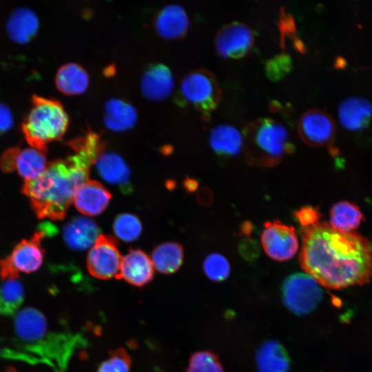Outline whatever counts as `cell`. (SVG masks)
<instances>
[{
	"label": "cell",
	"instance_id": "cell-1",
	"mask_svg": "<svg viewBox=\"0 0 372 372\" xmlns=\"http://www.w3.org/2000/svg\"><path fill=\"white\" fill-rule=\"evenodd\" d=\"M299 261L319 285L332 289L362 285L372 278V249L354 232H342L328 223L302 228Z\"/></svg>",
	"mask_w": 372,
	"mask_h": 372
},
{
	"label": "cell",
	"instance_id": "cell-2",
	"mask_svg": "<svg viewBox=\"0 0 372 372\" xmlns=\"http://www.w3.org/2000/svg\"><path fill=\"white\" fill-rule=\"evenodd\" d=\"M92 163L76 154L47 164L38 178L24 180L22 192L39 218L63 219L75 195L88 180Z\"/></svg>",
	"mask_w": 372,
	"mask_h": 372
},
{
	"label": "cell",
	"instance_id": "cell-3",
	"mask_svg": "<svg viewBox=\"0 0 372 372\" xmlns=\"http://www.w3.org/2000/svg\"><path fill=\"white\" fill-rule=\"evenodd\" d=\"M242 134L246 158L251 164L272 167L294 150L287 129L270 118L251 121Z\"/></svg>",
	"mask_w": 372,
	"mask_h": 372
},
{
	"label": "cell",
	"instance_id": "cell-4",
	"mask_svg": "<svg viewBox=\"0 0 372 372\" xmlns=\"http://www.w3.org/2000/svg\"><path fill=\"white\" fill-rule=\"evenodd\" d=\"M32 106L24 118L21 128L29 145L40 152L47 151L50 142L64 135L69 117L63 105L56 100L37 95L32 97Z\"/></svg>",
	"mask_w": 372,
	"mask_h": 372
},
{
	"label": "cell",
	"instance_id": "cell-5",
	"mask_svg": "<svg viewBox=\"0 0 372 372\" xmlns=\"http://www.w3.org/2000/svg\"><path fill=\"white\" fill-rule=\"evenodd\" d=\"M221 90L216 76L206 69H198L187 73L179 87L180 103L193 105L202 113L204 119L209 118L221 99Z\"/></svg>",
	"mask_w": 372,
	"mask_h": 372
},
{
	"label": "cell",
	"instance_id": "cell-6",
	"mask_svg": "<svg viewBox=\"0 0 372 372\" xmlns=\"http://www.w3.org/2000/svg\"><path fill=\"white\" fill-rule=\"evenodd\" d=\"M45 236L44 229L36 231L30 238L19 242L10 256L0 259V278L18 279L20 271L32 273L38 270L43 260L41 241Z\"/></svg>",
	"mask_w": 372,
	"mask_h": 372
},
{
	"label": "cell",
	"instance_id": "cell-7",
	"mask_svg": "<svg viewBox=\"0 0 372 372\" xmlns=\"http://www.w3.org/2000/svg\"><path fill=\"white\" fill-rule=\"evenodd\" d=\"M282 292L284 303L297 315L311 312L322 297L319 284L309 275L301 273L287 277L282 284Z\"/></svg>",
	"mask_w": 372,
	"mask_h": 372
},
{
	"label": "cell",
	"instance_id": "cell-8",
	"mask_svg": "<svg viewBox=\"0 0 372 372\" xmlns=\"http://www.w3.org/2000/svg\"><path fill=\"white\" fill-rule=\"evenodd\" d=\"M121 260L117 240L112 236L101 234L89 251L87 270L98 279L119 278Z\"/></svg>",
	"mask_w": 372,
	"mask_h": 372
},
{
	"label": "cell",
	"instance_id": "cell-9",
	"mask_svg": "<svg viewBox=\"0 0 372 372\" xmlns=\"http://www.w3.org/2000/svg\"><path fill=\"white\" fill-rule=\"evenodd\" d=\"M261 242L265 253L278 261L292 258L298 249L294 229L278 220L265 223Z\"/></svg>",
	"mask_w": 372,
	"mask_h": 372
},
{
	"label": "cell",
	"instance_id": "cell-10",
	"mask_svg": "<svg viewBox=\"0 0 372 372\" xmlns=\"http://www.w3.org/2000/svg\"><path fill=\"white\" fill-rule=\"evenodd\" d=\"M254 42L252 30L243 23L235 21L219 30L215 38V48L222 56L239 59L249 52Z\"/></svg>",
	"mask_w": 372,
	"mask_h": 372
},
{
	"label": "cell",
	"instance_id": "cell-11",
	"mask_svg": "<svg viewBox=\"0 0 372 372\" xmlns=\"http://www.w3.org/2000/svg\"><path fill=\"white\" fill-rule=\"evenodd\" d=\"M298 132L305 144L320 147L331 143L335 133V125L333 119L327 112L310 110L300 118Z\"/></svg>",
	"mask_w": 372,
	"mask_h": 372
},
{
	"label": "cell",
	"instance_id": "cell-12",
	"mask_svg": "<svg viewBox=\"0 0 372 372\" xmlns=\"http://www.w3.org/2000/svg\"><path fill=\"white\" fill-rule=\"evenodd\" d=\"M174 86L169 68L160 63L149 65L143 72L140 87L143 96L149 100L161 101L168 97Z\"/></svg>",
	"mask_w": 372,
	"mask_h": 372
},
{
	"label": "cell",
	"instance_id": "cell-13",
	"mask_svg": "<svg viewBox=\"0 0 372 372\" xmlns=\"http://www.w3.org/2000/svg\"><path fill=\"white\" fill-rule=\"evenodd\" d=\"M189 17L184 8L176 3L163 7L156 14L154 25L162 38L176 39L183 37L189 27Z\"/></svg>",
	"mask_w": 372,
	"mask_h": 372
},
{
	"label": "cell",
	"instance_id": "cell-14",
	"mask_svg": "<svg viewBox=\"0 0 372 372\" xmlns=\"http://www.w3.org/2000/svg\"><path fill=\"white\" fill-rule=\"evenodd\" d=\"M153 276L152 262L143 251L132 249L122 258L119 278L135 287H143Z\"/></svg>",
	"mask_w": 372,
	"mask_h": 372
},
{
	"label": "cell",
	"instance_id": "cell-15",
	"mask_svg": "<svg viewBox=\"0 0 372 372\" xmlns=\"http://www.w3.org/2000/svg\"><path fill=\"white\" fill-rule=\"evenodd\" d=\"M94 164L99 174L105 181L118 186L123 192L132 191L130 169L120 155L114 152H102Z\"/></svg>",
	"mask_w": 372,
	"mask_h": 372
},
{
	"label": "cell",
	"instance_id": "cell-16",
	"mask_svg": "<svg viewBox=\"0 0 372 372\" xmlns=\"http://www.w3.org/2000/svg\"><path fill=\"white\" fill-rule=\"evenodd\" d=\"M110 199V192L101 183L87 180L78 189L74 203L81 214L96 216L106 209Z\"/></svg>",
	"mask_w": 372,
	"mask_h": 372
},
{
	"label": "cell",
	"instance_id": "cell-17",
	"mask_svg": "<svg viewBox=\"0 0 372 372\" xmlns=\"http://www.w3.org/2000/svg\"><path fill=\"white\" fill-rule=\"evenodd\" d=\"M63 234L70 248L80 251L92 247L101 235L96 223L83 216L75 217L65 224Z\"/></svg>",
	"mask_w": 372,
	"mask_h": 372
},
{
	"label": "cell",
	"instance_id": "cell-18",
	"mask_svg": "<svg viewBox=\"0 0 372 372\" xmlns=\"http://www.w3.org/2000/svg\"><path fill=\"white\" fill-rule=\"evenodd\" d=\"M138 114L130 103L119 98L109 99L105 103L104 123L114 132H123L134 126Z\"/></svg>",
	"mask_w": 372,
	"mask_h": 372
},
{
	"label": "cell",
	"instance_id": "cell-19",
	"mask_svg": "<svg viewBox=\"0 0 372 372\" xmlns=\"http://www.w3.org/2000/svg\"><path fill=\"white\" fill-rule=\"evenodd\" d=\"M39 26V19L35 12L23 7L17 8L11 13L6 23V30L12 41L22 44L34 37Z\"/></svg>",
	"mask_w": 372,
	"mask_h": 372
},
{
	"label": "cell",
	"instance_id": "cell-20",
	"mask_svg": "<svg viewBox=\"0 0 372 372\" xmlns=\"http://www.w3.org/2000/svg\"><path fill=\"white\" fill-rule=\"evenodd\" d=\"M372 116V105L366 99L358 97L347 99L338 108V118L342 125L350 131H359L366 127Z\"/></svg>",
	"mask_w": 372,
	"mask_h": 372
},
{
	"label": "cell",
	"instance_id": "cell-21",
	"mask_svg": "<svg viewBox=\"0 0 372 372\" xmlns=\"http://www.w3.org/2000/svg\"><path fill=\"white\" fill-rule=\"evenodd\" d=\"M258 372H288L291 360L284 347L276 340L262 343L256 353Z\"/></svg>",
	"mask_w": 372,
	"mask_h": 372
},
{
	"label": "cell",
	"instance_id": "cell-22",
	"mask_svg": "<svg viewBox=\"0 0 372 372\" xmlns=\"http://www.w3.org/2000/svg\"><path fill=\"white\" fill-rule=\"evenodd\" d=\"M89 83L90 77L86 70L81 65L73 62L60 67L55 77L57 89L67 95L83 93L87 89Z\"/></svg>",
	"mask_w": 372,
	"mask_h": 372
},
{
	"label": "cell",
	"instance_id": "cell-23",
	"mask_svg": "<svg viewBox=\"0 0 372 372\" xmlns=\"http://www.w3.org/2000/svg\"><path fill=\"white\" fill-rule=\"evenodd\" d=\"M209 144L220 156H235L243 148V136L234 126L222 124L214 127L209 134Z\"/></svg>",
	"mask_w": 372,
	"mask_h": 372
},
{
	"label": "cell",
	"instance_id": "cell-24",
	"mask_svg": "<svg viewBox=\"0 0 372 372\" xmlns=\"http://www.w3.org/2000/svg\"><path fill=\"white\" fill-rule=\"evenodd\" d=\"M363 214L359 207L349 201L335 203L330 210L331 226L342 232H352L360 225Z\"/></svg>",
	"mask_w": 372,
	"mask_h": 372
},
{
	"label": "cell",
	"instance_id": "cell-25",
	"mask_svg": "<svg viewBox=\"0 0 372 372\" xmlns=\"http://www.w3.org/2000/svg\"><path fill=\"white\" fill-rule=\"evenodd\" d=\"M183 260V247L177 242H165L156 247L152 254L153 266L162 273L176 272Z\"/></svg>",
	"mask_w": 372,
	"mask_h": 372
},
{
	"label": "cell",
	"instance_id": "cell-26",
	"mask_svg": "<svg viewBox=\"0 0 372 372\" xmlns=\"http://www.w3.org/2000/svg\"><path fill=\"white\" fill-rule=\"evenodd\" d=\"M47 166L43 152L32 147L19 150L15 163V169L25 180L38 178Z\"/></svg>",
	"mask_w": 372,
	"mask_h": 372
},
{
	"label": "cell",
	"instance_id": "cell-27",
	"mask_svg": "<svg viewBox=\"0 0 372 372\" xmlns=\"http://www.w3.org/2000/svg\"><path fill=\"white\" fill-rule=\"evenodd\" d=\"M3 280L0 285V315H12L23 301L24 289L18 279Z\"/></svg>",
	"mask_w": 372,
	"mask_h": 372
},
{
	"label": "cell",
	"instance_id": "cell-28",
	"mask_svg": "<svg viewBox=\"0 0 372 372\" xmlns=\"http://www.w3.org/2000/svg\"><path fill=\"white\" fill-rule=\"evenodd\" d=\"M186 372H224V369L216 353L199 351L190 356Z\"/></svg>",
	"mask_w": 372,
	"mask_h": 372
},
{
	"label": "cell",
	"instance_id": "cell-29",
	"mask_svg": "<svg viewBox=\"0 0 372 372\" xmlns=\"http://www.w3.org/2000/svg\"><path fill=\"white\" fill-rule=\"evenodd\" d=\"M116 236L125 242L137 239L142 232V225L139 219L130 214L118 215L113 225Z\"/></svg>",
	"mask_w": 372,
	"mask_h": 372
},
{
	"label": "cell",
	"instance_id": "cell-30",
	"mask_svg": "<svg viewBox=\"0 0 372 372\" xmlns=\"http://www.w3.org/2000/svg\"><path fill=\"white\" fill-rule=\"evenodd\" d=\"M205 275L212 281L222 282L229 276L231 268L227 259L219 254L208 255L203 262Z\"/></svg>",
	"mask_w": 372,
	"mask_h": 372
},
{
	"label": "cell",
	"instance_id": "cell-31",
	"mask_svg": "<svg viewBox=\"0 0 372 372\" xmlns=\"http://www.w3.org/2000/svg\"><path fill=\"white\" fill-rule=\"evenodd\" d=\"M132 364L131 357L123 348L111 351L109 356L103 360L97 372H130Z\"/></svg>",
	"mask_w": 372,
	"mask_h": 372
},
{
	"label": "cell",
	"instance_id": "cell-32",
	"mask_svg": "<svg viewBox=\"0 0 372 372\" xmlns=\"http://www.w3.org/2000/svg\"><path fill=\"white\" fill-rule=\"evenodd\" d=\"M292 70V59L286 53H280L268 59L265 63V72L268 78L277 81L284 78Z\"/></svg>",
	"mask_w": 372,
	"mask_h": 372
},
{
	"label": "cell",
	"instance_id": "cell-33",
	"mask_svg": "<svg viewBox=\"0 0 372 372\" xmlns=\"http://www.w3.org/2000/svg\"><path fill=\"white\" fill-rule=\"evenodd\" d=\"M295 216L302 227L311 226L320 219L319 211L309 206L302 207L295 212Z\"/></svg>",
	"mask_w": 372,
	"mask_h": 372
},
{
	"label": "cell",
	"instance_id": "cell-34",
	"mask_svg": "<svg viewBox=\"0 0 372 372\" xmlns=\"http://www.w3.org/2000/svg\"><path fill=\"white\" fill-rule=\"evenodd\" d=\"M279 21V29L281 34V43H282L285 36L291 37L296 32V25L293 18L291 15L285 12L283 8L281 9Z\"/></svg>",
	"mask_w": 372,
	"mask_h": 372
},
{
	"label": "cell",
	"instance_id": "cell-35",
	"mask_svg": "<svg viewBox=\"0 0 372 372\" xmlns=\"http://www.w3.org/2000/svg\"><path fill=\"white\" fill-rule=\"evenodd\" d=\"M19 149L10 148L6 150L0 159L1 168L4 172H12L15 169L16 158Z\"/></svg>",
	"mask_w": 372,
	"mask_h": 372
},
{
	"label": "cell",
	"instance_id": "cell-36",
	"mask_svg": "<svg viewBox=\"0 0 372 372\" xmlns=\"http://www.w3.org/2000/svg\"><path fill=\"white\" fill-rule=\"evenodd\" d=\"M13 124V118L10 108L5 104L0 103V134L11 128Z\"/></svg>",
	"mask_w": 372,
	"mask_h": 372
},
{
	"label": "cell",
	"instance_id": "cell-37",
	"mask_svg": "<svg viewBox=\"0 0 372 372\" xmlns=\"http://www.w3.org/2000/svg\"><path fill=\"white\" fill-rule=\"evenodd\" d=\"M5 372H17V371H16L15 368H14L13 366H8L5 370Z\"/></svg>",
	"mask_w": 372,
	"mask_h": 372
}]
</instances>
